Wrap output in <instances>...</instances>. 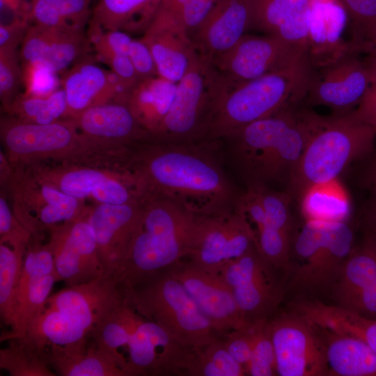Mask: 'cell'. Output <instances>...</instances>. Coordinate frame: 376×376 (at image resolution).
Returning <instances> with one entry per match:
<instances>
[{
    "mask_svg": "<svg viewBox=\"0 0 376 376\" xmlns=\"http://www.w3.org/2000/svg\"><path fill=\"white\" fill-rule=\"evenodd\" d=\"M26 167L38 180L79 200L121 205L138 199L132 180L125 170L77 164Z\"/></svg>",
    "mask_w": 376,
    "mask_h": 376,
    "instance_id": "10",
    "label": "cell"
},
{
    "mask_svg": "<svg viewBox=\"0 0 376 376\" xmlns=\"http://www.w3.org/2000/svg\"><path fill=\"white\" fill-rule=\"evenodd\" d=\"M375 139L373 129L352 111L323 117L289 176L288 193L301 198L310 187L335 180L371 151Z\"/></svg>",
    "mask_w": 376,
    "mask_h": 376,
    "instance_id": "4",
    "label": "cell"
},
{
    "mask_svg": "<svg viewBox=\"0 0 376 376\" xmlns=\"http://www.w3.org/2000/svg\"><path fill=\"white\" fill-rule=\"evenodd\" d=\"M29 1H30V2H31L32 0H29Z\"/></svg>",
    "mask_w": 376,
    "mask_h": 376,
    "instance_id": "62",
    "label": "cell"
},
{
    "mask_svg": "<svg viewBox=\"0 0 376 376\" xmlns=\"http://www.w3.org/2000/svg\"><path fill=\"white\" fill-rule=\"evenodd\" d=\"M376 279V233L368 231L361 243L352 249L331 286L338 303Z\"/></svg>",
    "mask_w": 376,
    "mask_h": 376,
    "instance_id": "33",
    "label": "cell"
},
{
    "mask_svg": "<svg viewBox=\"0 0 376 376\" xmlns=\"http://www.w3.org/2000/svg\"><path fill=\"white\" fill-rule=\"evenodd\" d=\"M141 39L151 51L158 75L175 83L182 78L198 54L187 29L161 6Z\"/></svg>",
    "mask_w": 376,
    "mask_h": 376,
    "instance_id": "22",
    "label": "cell"
},
{
    "mask_svg": "<svg viewBox=\"0 0 376 376\" xmlns=\"http://www.w3.org/2000/svg\"><path fill=\"white\" fill-rule=\"evenodd\" d=\"M217 142H137L130 147L125 169L141 194L169 197L202 214L227 212L240 194L214 152Z\"/></svg>",
    "mask_w": 376,
    "mask_h": 376,
    "instance_id": "1",
    "label": "cell"
},
{
    "mask_svg": "<svg viewBox=\"0 0 376 376\" xmlns=\"http://www.w3.org/2000/svg\"><path fill=\"white\" fill-rule=\"evenodd\" d=\"M26 248L0 243V313L3 322L10 327Z\"/></svg>",
    "mask_w": 376,
    "mask_h": 376,
    "instance_id": "41",
    "label": "cell"
},
{
    "mask_svg": "<svg viewBox=\"0 0 376 376\" xmlns=\"http://www.w3.org/2000/svg\"><path fill=\"white\" fill-rule=\"evenodd\" d=\"M142 317L126 302L107 317L90 334L95 345L112 354L122 367L132 376L121 352L127 349L132 333Z\"/></svg>",
    "mask_w": 376,
    "mask_h": 376,
    "instance_id": "35",
    "label": "cell"
},
{
    "mask_svg": "<svg viewBox=\"0 0 376 376\" xmlns=\"http://www.w3.org/2000/svg\"><path fill=\"white\" fill-rule=\"evenodd\" d=\"M8 186L13 212L34 239L42 240L45 232L75 219L88 207L85 201L38 180L26 167L15 168Z\"/></svg>",
    "mask_w": 376,
    "mask_h": 376,
    "instance_id": "9",
    "label": "cell"
},
{
    "mask_svg": "<svg viewBox=\"0 0 376 376\" xmlns=\"http://www.w3.org/2000/svg\"><path fill=\"white\" fill-rule=\"evenodd\" d=\"M3 109L10 116L22 122L49 124L65 117V93L63 88H59L46 95L18 94Z\"/></svg>",
    "mask_w": 376,
    "mask_h": 376,
    "instance_id": "38",
    "label": "cell"
},
{
    "mask_svg": "<svg viewBox=\"0 0 376 376\" xmlns=\"http://www.w3.org/2000/svg\"><path fill=\"white\" fill-rule=\"evenodd\" d=\"M351 25L350 42L362 53L373 52L376 36V0H337Z\"/></svg>",
    "mask_w": 376,
    "mask_h": 376,
    "instance_id": "43",
    "label": "cell"
},
{
    "mask_svg": "<svg viewBox=\"0 0 376 376\" xmlns=\"http://www.w3.org/2000/svg\"><path fill=\"white\" fill-rule=\"evenodd\" d=\"M250 29L279 38L305 52L308 15L312 0H247Z\"/></svg>",
    "mask_w": 376,
    "mask_h": 376,
    "instance_id": "27",
    "label": "cell"
},
{
    "mask_svg": "<svg viewBox=\"0 0 376 376\" xmlns=\"http://www.w3.org/2000/svg\"><path fill=\"white\" fill-rule=\"evenodd\" d=\"M101 61L109 65L125 93L128 92L139 81V77L128 55L112 54Z\"/></svg>",
    "mask_w": 376,
    "mask_h": 376,
    "instance_id": "56",
    "label": "cell"
},
{
    "mask_svg": "<svg viewBox=\"0 0 376 376\" xmlns=\"http://www.w3.org/2000/svg\"><path fill=\"white\" fill-rule=\"evenodd\" d=\"M368 182L375 192H376V162L371 166L368 175Z\"/></svg>",
    "mask_w": 376,
    "mask_h": 376,
    "instance_id": "60",
    "label": "cell"
},
{
    "mask_svg": "<svg viewBox=\"0 0 376 376\" xmlns=\"http://www.w3.org/2000/svg\"><path fill=\"white\" fill-rule=\"evenodd\" d=\"M250 26L247 0H219L191 38L198 54L212 61L233 47Z\"/></svg>",
    "mask_w": 376,
    "mask_h": 376,
    "instance_id": "25",
    "label": "cell"
},
{
    "mask_svg": "<svg viewBox=\"0 0 376 376\" xmlns=\"http://www.w3.org/2000/svg\"><path fill=\"white\" fill-rule=\"evenodd\" d=\"M348 23L347 14L337 0H312L305 46L312 69L330 64L351 52L361 53L343 38Z\"/></svg>",
    "mask_w": 376,
    "mask_h": 376,
    "instance_id": "23",
    "label": "cell"
},
{
    "mask_svg": "<svg viewBox=\"0 0 376 376\" xmlns=\"http://www.w3.org/2000/svg\"><path fill=\"white\" fill-rule=\"evenodd\" d=\"M14 173V169L7 155L0 151V182L1 187L8 186Z\"/></svg>",
    "mask_w": 376,
    "mask_h": 376,
    "instance_id": "58",
    "label": "cell"
},
{
    "mask_svg": "<svg viewBox=\"0 0 376 376\" xmlns=\"http://www.w3.org/2000/svg\"><path fill=\"white\" fill-rule=\"evenodd\" d=\"M193 349V357L187 369V375H246L244 367L226 349L221 337Z\"/></svg>",
    "mask_w": 376,
    "mask_h": 376,
    "instance_id": "40",
    "label": "cell"
},
{
    "mask_svg": "<svg viewBox=\"0 0 376 376\" xmlns=\"http://www.w3.org/2000/svg\"><path fill=\"white\" fill-rule=\"evenodd\" d=\"M128 56L139 81L158 76L157 68L150 49L142 39H133Z\"/></svg>",
    "mask_w": 376,
    "mask_h": 376,
    "instance_id": "55",
    "label": "cell"
},
{
    "mask_svg": "<svg viewBox=\"0 0 376 376\" xmlns=\"http://www.w3.org/2000/svg\"><path fill=\"white\" fill-rule=\"evenodd\" d=\"M345 221L306 220L291 249L289 272L294 286L304 290L331 287L354 248Z\"/></svg>",
    "mask_w": 376,
    "mask_h": 376,
    "instance_id": "8",
    "label": "cell"
},
{
    "mask_svg": "<svg viewBox=\"0 0 376 376\" xmlns=\"http://www.w3.org/2000/svg\"><path fill=\"white\" fill-rule=\"evenodd\" d=\"M268 320L250 325L253 335L251 357L247 375L272 376L277 375L276 357Z\"/></svg>",
    "mask_w": 376,
    "mask_h": 376,
    "instance_id": "46",
    "label": "cell"
},
{
    "mask_svg": "<svg viewBox=\"0 0 376 376\" xmlns=\"http://www.w3.org/2000/svg\"><path fill=\"white\" fill-rule=\"evenodd\" d=\"M100 60L112 54L128 55L133 38L122 31H106L89 37Z\"/></svg>",
    "mask_w": 376,
    "mask_h": 376,
    "instance_id": "51",
    "label": "cell"
},
{
    "mask_svg": "<svg viewBox=\"0 0 376 376\" xmlns=\"http://www.w3.org/2000/svg\"><path fill=\"white\" fill-rule=\"evenodd\" d=\"M124 292L129 306L185 346L200 347L221 336L167 269Z\"/></svg>",
    "mask_w": 376,
    "mask_h": 376,
    "instance_id": "6",
    "label": "cell"
},
{
    "mask_svg": "<svg viewBox=\"0 0 376 376\" xmlns=\"http://www.w3.org/2000/svg\"><path fill=\"white\" fill-rule=\"evenodd\" d=\"M338 305L366 318L376 320V279Z\"/></svg>",
    "mask_w": 376,
    "mask_h": 376,
    "instance_id": "54",
    "label": "cell"
},
{
    "mask_svg": "<svg viewBox=\"0 0 376 376\" xmlns=\"http://www.w3.org/2000/svg\"><path fill=\"white\" fill-rule=\"evenodd\" d=\"M58 281L55 272L31 282L17 303L10 331L3 334L1 340L23 336L35 316L46 305L54 283Z\"/></svg>",
    "mask_w": 376,
    "mask_h": 376,
    "instance_id": "42",
    "label": "cell"
},
{
    "mask_svg": "<svg viewBox=\"0 0 376 376\" xmlns=\"http://www.w3.org/2000/svg\"><path fill=\"white\" fill-rule=\"evenodd\" d=\"M249 185L255 190L265 211L267 217V224L290 233L291 196L288 192L270 190L265 185L261 183H249Z\"/></svg>",
    "mask_w": 376,
    "mask_h": 376,
    "instance_id": "47",
    "label": "cell"
},
{
    "mask_svg": "<svg viewBox=\"0 0 376 376\" xmlns=\"http://www.w3.org/2000/svg\"><path fill=\"white\" fill-rule=\"evenodd\" d=\"M141 212V198L121 205L96 203L90 206L88 221L105 273L114 274L123 262Z\"/></svg>",
    "mask_w": 376,
    "mask_h": 376,
    "instance_id": "21",
    "label": "cell"
},
{
    "mask_svg": "<svg viewBox=\"0 0 376 376\" xmlns=\"http://www.w3.org/2000/svg\"><path fill=\"white\" fill-rule=\"evenodd\" d=\"M125 303V292L114 274L105 273L50 295L47 304L78 321L90 334Z\"/></svg>",
    "mask_w": 376,
    "mask_h": 376,
    "instance_id": "19",
    "label": "cell"
},
{
    "mask_svg": "<svg viewBox=\"0 0 376 376\" xmlns=\"http://www.w3.org/2000/svg\"><path fill=\"white\" fill-rule=\"evenodd\" d=\"M90 206L79 217L49 231L57 281L68 286L86 283L105 274L88 221Z\"/></svg>",
    "mask_w": 376,
    "mask_h": 376,
    "instance_id": "16",
    "label": "cell"
},
{
    "mask_svg": "<svg viewBox=\"0 0 376 376\" xmlns=\"http://www.w3.org/2000/svg\"><path fill=\"white\" fill-rule=\"evenodd\" d=\"M193 347L172 338L154 322L142 318L132 333L127 362L134 375H187Z\"/></svg>",
    "mask_w": 376,
    "mask_h": 376,
    "instance_id": "18",
    "label": "cell"
},
{
    "mask_svg": "<svg viewBox=\"0 0 376 376\" xmlns=\"http://www.w3.org/2000/svg\"><path fill=\"white\" fill-rule=\"evenodd\" d=\"M231 87L212 61L198 54L177 83L172 105L150 140L205 141L217 109Z\"/></svg>",
    "mask_w": 376,
    "mask_h": 376,
    "instance_id": "7",
    "label": "cell"
},
{
    "mask_svg": "<svg viewBox=\"0 0 376 376\" xmlns=\"http://www.w3.org/2000/svg\"><path fill=\"white\" fill-rule=\"evenodd\" d=\"M276 271L263 257L256 244L220 272L249 327L269 320L278 306L283 288L276 276Z\"/></svg>",
    "mask_w": 376,
    "mask_h": 376,
    "instance_id": "12",
    "label": "cell"
},
{
    "mask_svg": "<svg viewBox=\"0 0 376 376\" xmlns=\"http://www.w3.org/2000/svg\"><path fill=\"white\" fill-rule=\"evenodd\" d=\"M320 329L325 343L329 375L376 376V352L366 343L351 336Z\"/></svg>",
    "mask_w": 376,
    "mask_h": 376,
    "instance_id": "32",
    "label": "cell"
},
{
    "mask_svg": "<svg viewBox=\"0 0 376 376\" xmlns=\"http://www.w3.org/2000/svg\"><path fill=\"white\" fill-rule=\"evenodd\" d=\"M306 60L303 49L279 38L244 35L212 63L232 86ZM307 61V60H306Z\"/></svg>",
    "mask_w": 376,
    "mask_h": 376,
    "instance_id": "14",
    "label": "cell"
},
{
    "mask_svg": "<svg viewBox=\"0 0 376 376\" xmlns=\"http://www.w3.org/2000/svg\"><path fill=\"white\" fill-rule=\"evenodd\" d=\"M349 52L334 62L312 69L304 100L310 105L329 107L337 114L352 111L371 83L366 58Z\"/></svg>",
    "mask_w": 376,
    "mask_h": 376,
    "instance_id": "15",
    "label": "cell"
},
{
    "mask_svg": "<svg viewBox=\"0 0 376 376\" xmlns=\"http://www.w3.org/2000/svg\"><path fill=\"white\" fill-rule=\"evenodd\" d=\"M17 49H0V98L3 109L19 94L22 79Z\"/></svg>",
    "mask_w": 376,
    "mask_h": 376,
    "instance_id": "49",
    "label": "cell"
},
{
    "mask_svg": "<svg viewBox=\"0 0 376 376\" xmlns=\"http://www.w3.org/2000/svg\"><path fill=\"white\" fill-rule=\"evenodd\" d=\"M221 340L230 354L240 363L246 370L252 352L253 335L249 326L246 329L232 330L221 335Z\"/></svg>",
    "mask_w": 376,
    "mask_h": 376,
    "instance_id": "52",
    "label": "cell"
},
{
    "mask_svg": "<svg viewBox=\"0 0 376 376\" xmlns=\"http://www.w3.org/2000/svg\"><path fill=\"white\" fill-rule=\"evenodd\" d=\"M219 0H162L160 6L171 13L189 36L201 26Z\"/></svg>",
    "mask_w": 376,
    "mask_h": 376,
    "instance_id": "48",
    "label": "cell"
},
{
    "mask_svg": "<svg viewBox=\"0 0 376 376\" xmlns=\"http://www.w3.org/2000/svg\"><path fill=\"white\" fill-rule=\"evenodd\" d=\"M8 345L0 350V367L11 376H55L47 353L25 336L6 339Z\"/></svg>",
    "mask_w": 376,
    "mask_h": 376,
    "instance_id": "37",
    "label": "cell"
},
{
    "mask_svg": "<svg viewBox=\"0 0 376 376\" xmlns=\"http://www.w3.org/2000/svg\"><path fill=\"white\" fill-rule=\"evenodd\" d=\"M70 119L83 134L103 143L129 146L150 139L127 104L118 100L91 107Z\"/></svg>",
    "mask_w": 376,
    "mask_h": 376,
    "instance_id": "26",
    "label": "cell"
},
{
    "mask_svg": "<svg viewBox=\"0 0 376 376\" xmlns=\"http://www.w3.org/2000/svg\"><path fill=\"white\" fill-rule=\"evenodd\" d=\"M32 238L31 233L19 222L10 209L4 194L0 196V243L14 248H26Z\"/></svg>",
    "mask_w": 376,
    "mask_h": 376,
    "instance_id": "50",
    "label": "cell"
},
{
    "mask_svg": "<svg viewBox=\"0 0 376 376\" xmlns=\"http://www.w3.org/2000/svg\"><path fill=\"white\" fill-rule=\"evenodd\" d=\"M29 24L23 18L16 19L8 24H1L0 49H17L22 44Z\"/></svg>",
    "mask_w": 376,
    "mask_h": 376,
    "instance_id": "57",
    "label": "cell"
},
{
    "mask_svg": "<svg viewBox=\"0 0 376 376\" xmlns=\"http://www.w3.org/2000/svg\"><path fill=\"white\" fill-rule=\"evenodd\" d=\"M256 244L255 230L236 206L225 212L201 216L187 258L205 271L219 274Z\"/></svg>",
    "mask_w": 376,
    "mask_h": 376,
    "instance_id": "13",
    "label": "cell"
},
{
    "mask_svg": "<svg viewBox=\"0 0 376 376\" xmlns=\"http://www.w3.org/2000/svg\"><path fill=\"white\" fill-rule=\"evenodd\" d=\"M91 45L84 29L30 24L19 56L24 65H38L56 73L90 54Z\"/></svg>",
    "mask_w": 376,
    "mask_h": 376,
    "instance_id": "20",
    "label": "cell"
},
{
    "mask_svg": "<svg viewBox=\"0 0 376 376\" xmlns=\"http://www.w3.org/2000/svg\"><path fill=\"white\" fill-rule=\"evenodd\" d=\"M256 246L267 261L278 271L288 272L292 249L290 233L266 224L256 228Z\"/></svg>",
    "mask_w": 376,
    "mask_h": 376,
    "instance_id": "44",
    "label": "cell"
},
{
    "mask_svg": "<svg viewBox=\"0 0 376 376\" xmlns=\"http://www.w3.org/2000/svg\"><path fill=\"white\" fill-rule=\"evenodd\" d=\"M291 308L317 327L359 338L376 352V320L319 301L299 300Z\"/></svg>",
    "mask_w": 376,
    "mask_h": 376,
    "instance_id": "30",
    "label": "cell"
},
{
    "mask_svg": "<svg viewBox=\"0 0 376 376\" xmlns=\"http://www.w3.org/2000/svg\"><path fill=\"white\" fill-rule=\"evenodd\" d=\"M371 73V83L359 105L352 111L359 120L370 125L376 135V54L366 57Z\"/></svg>",
    "mask_w": 376,
    "mask_h": 376,
    "instance_id": "53",
    "label": "cell"
},
{
    "mask_svg": "<svg viewBox=\"0 0 376 376\" xmlns=\"http://www.w3.org/2000/svg\"><path fill=\"white\" fill-rule=\"evenodd\" d=\"M177 83L160 76L140 80L125 95V102L150 139L174 100ZM148 139V140H149Z\"/></svg>",
    "mask_w": 376,
    "mask_h": 376,
    "instance_id": "31",
    "label": "cell"
},
{
    "mask_svg": "<svg viewBox=\"0 0 376 376\" xmlns=\"http://www.w3.org/2000/svg\"><path fill=\"white\" fill-rule=\"evenodd\" d=\"M0 134L13 169L53 162L121 169L130 147L94 141L79 132L70 118L37 124L4 116Z\"/></svg>",
    "mask_w": 376,
    "mask_h": 376,
    "instance_id": "3",
    "label": "cell"
},
{
    "mask_svg": "<svg viewBox=\"0 0 376 376\" xmlns=\"http://www.w3.org/2000/svg\"><path fill=\"white\" fill-rule=\"evenodd\" d=\"M23 336L47 353L76 354L86 350L89 333L78 321L46 304Z\"/></svg>",
    "mask_w": 376,
    "mask_h": 376,
    "instance_id": "28",
    "label": "cell"
},
{
    "mask_svg": "<svg viewBox=\"0 0 376 376\" xmlns=\"http://www.w3.org/2000/svg\"><path fill=\"white\" fill-rule=\"evenodd\" d=\"M90 54L76 61L61 79L67 100L65 118L123 97L126 93L111 70L102 68Z\"/></svg>",
    "mask_w": 376,
    "mask_h": 376,
    "instance_id": "24",
    "label": "cell"
},
{
    "mask_svg": "<svg viewBox=\"0 0 376 376\" xmlns=\"http://www.w3.org/2000/svg\"><path fill=\"white\" fill-rule=\"evenodd\" d=\"M141 212L125 258L114 273L128 290L187 258L200 214L173 198L143 194Z\"/></svg>",
    "mask_w": 376,
    "mask_h": 376,
    "instance_id": "2",
    "label": "cell"
},
{
    "mask_svg": "<svg viewBox=\"0 0 376 376\" xmlns=\"http://www.w3.org/2000/svg\"><path fill=\"white\" fill-rule=\"evenodd\" d=\"M373 52L376 54V36L373 43Z\"/></svg>",
    "mask_w": 376,
    "mask_h": 376,
    "instance_id": "61",
    "label": "cell"
},
{
    "mask_svg": "<svg viewBox=\"0 0 376 376\" xmlns=\"http://www.w3.org/2000/svg\"><path fill=\"white\" fill-rule=\"evenodd\" d=\"M311 71L305 60L232 86L217 109L205 141L225 139L251 123L304 100Z\"/></svg>",
    "mask_w": 376,
    "mask_h": 376,
    "instance_id": "5",
    "label": "cell"
},
{
    "mask_svg": "<svg viewBox=\"0 0 376 376\" xmlns=\"http://www.w3.org/2000/svg\"><path fill=\"white\" fill-rule=\"evenodd\" d=\"M335 180L314 185L300 198L306 220L345 221L349 214V203L344 194L334 187Z\"/></svg>",
    "mask_w": 376,
    "mask_h": 376,
    "instance_id": "39",
    "label": "cell"
},
{
    "mask_svg": "<svg viewBox=\"0 0 376 376\" xmlns=\"http://www.w3.org/2000/svg\"><path fill=\"white\" fill-rule=\"evenodd\" d=\"M162 0H98L88 21V37L106 31L145 32Z\"/></svg>",
    "mask_w": 376,
    "mask_h": 376,
    "instance_id": "29",
    "label": "cell"
},
{
    "mask_svg": "<svg viewBox=\"0 0 376 376\" xmlns=\"http://www.w3.org/2000/svg\"><path fill=\"white\" fill-rule=\"evenodd\" d=\"M91 0H32L26 18L44 26L84 29L90 19Z\"/></svg>",
    "mask_w": 376,
    "mask_h": 376,
    "instance_id": "36",
    "label": "cell"
},
{
    "mask_svg": "<svg viewBox=\"0 0 376 376\" xmlns=\"http://www.w3.org/2000/svg\"><path fill=\"white\" fill-rule=\"evenodd\" d=\"M375 198L369 208L367 215V222L370 231L376 233V192Z\"/></svg>",
    "mask_w": 376,
    "mask_h": 376,
    "instance_id": "59",
    "label": "cell"
},
{
    "mask_svg": "<svg viewBox=\"0 0 376 376\" xmlns=\"http://www.w3.org/2000/svg\"><path fill=\"white\" fill-rule=\"evenodd\" d=\"M53 272H55L54 261L49 244L48 242L43 244L42 240L32 237L24 255L16 295V305L31 282Z\"/></svg>",
    "mask_w": 376,
    "mask_h": 376,
    "instance_id": "45",
    "label": "cell"
},
{
    "mask_svg": "<svg viewBox=\"0 0 376 376\" xmlns=\"http://www.w3.org/2000/svg\"><path fill=\"white\" fill-rule=\"evenodd\" d=\"M49 363L61 376H130L118 361L96 345L82 353H47Z\"/></svg>",
    "mask_w": 376,
    "mask_h": 376,
    "instance_id": "34",
    "label": "cell"
},
{
    "mask_svg": "<svg viewBox=\"0 0 376 376\" xmlns=\"http://www.w3.org/2000/svg\"><path fill=\"white\" fill-rule=\"evenodd\" d=\"M280 376L329 375L321 330L295 311L268 320Z\"/></svg>",
    "mask_w": 376,
    "mask_h": 376,
    "instance_id": "11",
    "label": "cell"
},
{
    "mask_svg": "<svg viewBox=\"0 0 376 376\" xmlns=\"http://www.w3.org/2000/svg\"><path fill=\"white\" fill-rule=\"evenodd\" d=\"M167 270L182 283L220 336L249 327L230 287L219 274L205 271L184 260Z\"/></svg>",
    "mask_w": 376,
    "mask_h": 376,
    "instance_id": "17",
    "label": "cell"
}]
</instances>
